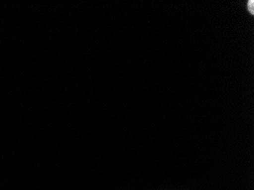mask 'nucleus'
Instances as JSON below:
<instances>
[{"label":"nucleus","mask_w":254,"mask_h":190,"mask_svg":"<svg viewBox=\"0 0 254 190\" xmlns=\"http://www.w3.org/2000/svg\"><path fill=\"white\" fill-rule=\"evenodd\" d=\"M248 10H249V11H251V13L252 14V15H254V2L253 1V0H251V1H249L248 2Z\"/></svg>","instance_id":"nucleus-1"}]
</instances>
